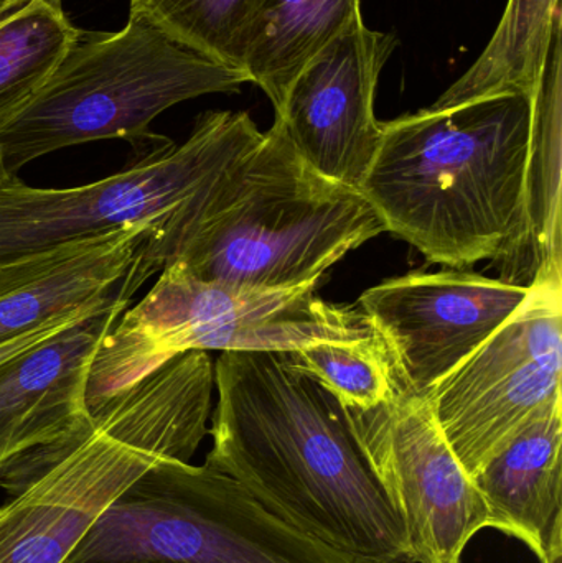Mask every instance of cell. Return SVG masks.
I'll return each instance as SVG.
<instances>
[{"instance_id": "obj_1", "label": "cell", "mask_w": 562, "mask_h": 563, "mask_svg": "<svg viewBox=\"0 0 562 563\" xmlns=\"http://www.w3.org/2000/svg\"><path fill=\"white\" fill-rule=\"evenodd\" d=\"M214 386L205 465L307 538L368 561L408 562L401 519L346 407L293 353L224 351Z\"/></svg>"}, {"instance_id": "obj_2", "label": "cell", "mask_w": 562, "mask_h": 563, "mask_svg": "<svg viewBox=\"0 0 562 563\" xmlns=\"http://www.w3.org/2000/svg\"><path fill=\"white\" fill-rule=\"evenodd\" d=\"M533 99L500 96L382 122L362 194L429 263L507 264L524 236Z\"/></svg>"}, {"instance_id": "obj_3", "label": "cell", "mask_w": 562, "mask_h": 563, "mask_svg": "<svg viewBox=\"0 0 562 563\" xmlns=\"http://www.w3.org/2000/svg\"><path fill=\"white\" fill-rule=\"evenodd\" d=\"M355 188L309 167L274 121L158 250L197 279L247 288L317 285L350 251L385 233Z\"/></svg>"}, {"instance_id": "obj_4", "label": "cell", "mask_w": 562, "mask_h": 563, "mask_svg": "<svg viewBox=\"0 0 562 563\" xmlns=\"http://www.w3.org/2000/svg\"><path fill=\"white\" fill-rule=\"evenodd\" d=\"M246 73L218 65L168 35L141 10L124 29L85 32L32 101L0 132V170L16 175L43 155L122 139L135 157L170 142L151 132L157 115L207 95H233Z\"/></svg>"}, {"instance_id": "obj_5", "label": "cell", "mask_w": 562, "mask_h": 563, "mask_svg": "<svg viewBox=\"0 0 562 563\" xmlns=\"http://www.w3.org/2000/svg\"><path fill=\"white\" fill-rule=\"evenodd\" d=\"M316 287H238L167 264L151 291L102 336L89 367L86 407L98 409L188 351L296 353L317 343L378 340L360 308L329 303Z\"/></svg>"}, {"instance_id": "obj_6", "label": "cell", "mask_w": 562, "mask_h": 563, "mask_svg": "<svg viewBox=\"0 0 562 563\" xmlns=\"http://www.w3.org/2000/svg\"><path fill=\"white\" fill-rule=\"evenodd\" d=\"M263 135L247 112L208 111L184 144L170 141L95 184L33 188L0 170V267L134 227L155 231L151 257Z\"/></svg>"}, {"instance_id": "obj_7", "label": "cell", "mask_w": 562, "mask_h": 563, "mask_svg": "<svg viewBox=\"0 0 562 563\" xmlns=\"http://www.w3.org/2000/svg\"><path fill=\"white\" fill-rule=\"evenodd\" d=\"M65 563H378L335 551L271 515L210 466L157 460Z\"/></svg>"}, {"instance_id": "obj_8", "label": "cell", "mask_w": 562, "mask_h": 563, "mask_svg": "<svg viewBox=\"0 0 562 563\" xmlns=\"http://www.w3.org/2000/svg\"><path fill=\"white\" fill-rule=\"evenodd\" d=\"M531 287L524 307L429 397L472 478L540 410L562 399V282Z\"/></svg>"}, {"instance_id": "obj_9", "label": "cell", "mask_w": 562, "mask_h": 563, "mask_svg": "<svg viewBox=\"0 0 562 563\" xmlns=\"http://www.w3.org/2000/svg\"><path fill=\"white\" fill-rule=\"evenodd\" d=\"M353 432L405 528L408 562L461 563L487 528L474 478L455 456L429 399L401 386L372 409H349Z\"/></svg>"}, {"instance_id": "obj_10", "label": "cell", "mask_w": 562, "mask_h": 563, "mask_svg": "<svg viewBox=\"0 0 562 563\" xmlns=\"http://www.w3.org/2000/svg\"><path fill=\"white\" fill-rule=\"evenodd\" d=\"M531 290L462 271L412 273L363 291L360 310L385 343L403 389L429 399Z\"/></svg>"}, {"instance_id": "obj_11", "label": "cell", "mask_w": 562, "mask_h": 563, "mask_svg": "<svg viewBox=\"0 0 562 563\" xmlns=\"http://www.w3.org/2000/svg\"><path fill=\"white\" fill-rule=\"evenodd\" d=\"M396 46L362 16L294 79L274 121L317 174L362 191L382 142L376 89Z\"/></svg>"}, {"instance_id": "obj_12", "label": "cell", "mask_w": 562, "mask_h": 563, "mask_svg": "<svg viewBox=\"0 0 562 563\" xmlns=\"http://www.w3.org/2000/svg\"><path fill=\"white\" fill-rule=\"evenodd\" d=\"M42 450L48 468L0 506V563H65L102 511L162 460L122 442L101 417Z\"/></svg>"}, {"instance_id": "obj_13", "label": "cell", "mask_w": 562, "mask_h": 563, "mask_svg": "<svg viewBox=\"0 0 562 563\" xmlns=\"http://www.w3.org/2000/svg\"><path fill=\"white\" fill-rule=\"evenodd\" d=\"M122 294L0 364V463L58 442L91 422L86 386L92 357L131 305Z\"/></svg>"}, {"instance_id": "obj_14", "label": "cell", "mask_w": 562, "mask_h": 563, "mask_svg": "<svg viewBox=\"0 0 562 563\" xmlns=\"http://www.w3.org/2000/svg\"><path fill=\"white\" fill-rule=\"evenodd\" d=\"M148 227L125 228L0 267V344L137 291L154 276Z\"/></svg>"}, {"instance_id": "obj_15", "label": "cell", "mask_w": 562, "mask_h": 563, "mask_svg": "<svg viewBox=\"0 0 562 563\" xmlns=\"http://www.w3.org/2000/svg\"><path fill=\"white\" fill-rule=\"evenodd\" d=\"M562 399L537 413L474 476L487 528L525 542L541 562L561 516Z\"/></svg>"}, {"instance_id": "obj_16", "label": "cell", "mask_w": 562, "mask_h": 563, "mask_svg": "<svg viewBox=\"0 0 562 563\" xmlns=\"http://www.w3.org/2000/svg\"><path fill=\"white\" fill-rule=\"evenodd\" d=\"M562 26L533 98L525 174L524 236L502 269V280L531 285L562 282Z\"/></svg>"}, {"instance_id": "obj_17", "label": "cell", "mask_w": 562, "mask_h": 563, "mask_svg": "<svg viewBox=\"0 0 562 563\" xmlns=\"http://www.w3.org/2000/svg\"><path fill=\"white\" fill-rule=\"evenodd\" d=\"M362 16V0H253L247 79L279 111L299 73Z\"/></svg>"}, {"instance_id": "obj_18", "label": "cell", "mask_w": 562, "mask_h": 563, "mask_svg": "<svg viewBox=\"0 0 562 563\" xmlns=\"http://www.w3.org/2000/svg\"><path fill=\"white\" fill-rule=\"evenodd\" d=\"M560 26L561 0H508L484 52L431 109L458 108L500 96L533 99Z\"/></svg>"}, {"instance_id": "obj_19", "label": "cell", "mask_w": 562, "mask_h": 563, "mask_svg": "<svg viewBox=\"0 0 562 563\" xmlns=\"http://www.w3.org/2000/svg\"><path fill=\"white\" fill-rule=\"evenodd\" d=\"M79 32L62 3L48 0L0 13V132L45 85Z\"/></svg>"}, {"instance_id": "obj_20", "label": "cell", "mask_w": 562, "mask_h": 563, "mask_svg": "<svg viewBox=\"0 0 562 563\" xmlns=\"http://www.w3.org/2000/svg\"><path fill=\"white\" fill-rule=\"evenodd\" d=\"M129 9L141 10L194 52L244 73L253 0H129Z\"/></svg>"}, {"instance_id": "obj_21", "label": "cell", "mask_w": 562, "mask_h": 563, "mask_svg": "<svg viewBox=\"0 0 562 563\" xmlns=\"http://www.w3.org/2000/svg\"><path fill=\"white\" fill-rule=\"evenodd\" d=\"M293 356L349 409L379 406L401 386L382 338L359 343H317Z\"/></svg>"}, {"instance_id": "obj_22", "label": "cell", "mask_w": 562, "mask_h": 563, "mask_svg": "<svg viewBox=\"0 0 562 563\" xmlns=\"http://www.w3.org/2000/svg\"><path fill=\"white\" fill-rule=\"evenodd\" d=\"M122 294H134V291L128 290L122 291ZM115 297H118V295H115ZM112 298H109V300H112ZM108 301H104V303H108ZM104 303L99 305V307L89 308V310H82L78 311V313L68 314V317L58 318V320L52 321V323L45 324V327L38 328V330L30 331V333L15 338V340L9 341V343L0 344V364L5 363V361L10 360V357L16 356V354L22 353V351L29 350V347L42 343V341H45L46 338L58 333V331H62L63 328L69 327V324L75 323V321L79 320V318L92 313V311L98 310V308H101Z\"/></svg>"}, {"instance_id": "obj_23", "label": "cell", "mask_w": 562, "mask_h": 563, "mask_svg": "<svg viewBox=\"0 0 562 563\" xmlns=\"http://www.w3.org/2000/svg\"><path fill=\"white\" fill-rule=\"evenodd\" d=\"M562 525L554 529L553 539H551L550 548H548L547 558L543 563H561L562 558Z\"/></svg>"}, {"instance_id": "obj_24", "label": "cell", "mask_w": 562, "mask_h": 563, "mask_svg": "<svg viewBox=\"0 0 562 563\" xmlns=\"http://www.w3.org/2000/svg\"><path fill=\"white\" fill-rule=\"evenodd\" d=\"M25 2H29V0H0V13L15 9V7L22 5ZM48 2L62 3V0H48Z\"/></svg>"}, {"instance_id": "obj_25", "label": "cell", "mask_w": 562, "mask_h": 563, "mask_svg": "<svg viewBox=\"0 0 562 563\" xmlns=\"http://www.w3.org/2000/svg\"><path fill=\"white\" fill-rule=\"evenodd\" d=\"M7 465H9V462L0 463V476H2L3 472H5Z\"/></svg>"}]
</instances>
